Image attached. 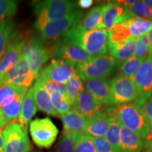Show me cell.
Returning <instances> with one entry per match:
<instances>
[{
    "label": "cell",
    "instance_id": "obj_30",
    "mask_svg": "<svg viewBox=\"0 0 152 152\" xmlns=\"http://www.w3.org/2000/svg\"><path fill=\"white\" fill-rule=\"evenodd\" d=\"M66 94L72 104L75 102L76 98L85 90L84 82L81 79L78 74H75L67 83L64 85Z\"/></svg>",
    "mask_w": 152,
    "mask_h": 152
},
{
    "label": "cell",
    "instance_id": "obj_2",
    "mask_svg": "<svg viewBox=\"0 0 152 152\" xmlns=\"http://www.w3.org/2000/svg\"><path fill=\"white\" fill-rule=\"evenodd\" d=\"M77 25L61 37L75 44L92 56L106 54L108 51L109 42L107 30L104 29L84 30Z\"/></svg>",
    "mask_w": 152,
    "mask_h": 152
},
{
    "label": "cell",
    "instance_id": "obj_1",
    "mask_svg": "<svg viewBox=\"0 0 152 152\" xmlns=\"http://www.w3.org/2000/svg\"><path fill=\"white\" fill-rule=\"evenodd\" d=\"M108 113L117 118L123 127L145 140L149 134L150 123L139 100L131 103L106 108Z\"/></svg>",
    "mask_w": 152,
    "mask_h": 152
},
{
    "label": "cell",
    "instance_id": "obj_16",
    "mask_svg": "<svg viewBox=\"0 0 152 152\" xmlns=\"http://www.w3.org/2000/svg\"><path fill=\"white\" fill-rule=\"evenodd\" d=\"M85 89L92 96L98 107L108 106L111 80L108 78L91 79L84 81Z\"/></svg>",
    "mask_w": 152,
    "mask_h": 152
},
{
    "label": "cell",
    "instance_id": "obj_4",
    "mask_svg": "<svg viewBox=\"0 0 152 152\" xmlns=\"http://www.w3.org/2000/svg\"><path fill=\"white\" fill-rule=\"evenodd\" d=\"M46 47L50 58L67 61L76 65L90 61L94 57L64 37L52 42Z\"/></svg>",
    "mask_w": 152,
    "mask_h": 152
},
{
    "label": "cell",
    "instance_id": "obj_9",
    "mask_svg": "<svg viewBox=\"0 0 152 152\" xmlns=\"http://www.w3.org/2000/svg\"><path fill=\"white\" fill-rule=\"evenodd\" d=\"M77 73L76 64L64 60L52 59L49 64L40 70L37 79L65 85Z\"/></svg>",
    "mask_w": 152,
    "mask_h": 152
},
{
    "label": "cell",
    "instance_id": "obj_44",
    "mask_svg": "<svg viewBox=\"0 0 152 152\" xmlns=\"http://www.w3.org/2000/svg\"><path fill=\"white\" fill-rule=\"evenodd\" d=\"M8 122L6 120L5 117L4 116V114L1 111V109H0V129H3L4 128H6L8 125Z\"/></svg>",
    "mask_w": 152,
    "mask_h": 152
},
{
    "label": "cell",
    "instance_id": "obj_48",
    "mask_svg": "<svg viewBox=\"0 0 152 152\" xmlns=\"http://www.w3.org/2000/svg\"><path fill=\"white\" fill-rule=\"evenodd\" d=\"M142 1L144 4H146L148 6V7L152 8V0H143V1Z\"/></svg>",
    "mask_w": 152,
    "mask_h": 152
},
{
    "label": "cell",
    "instance_id": "obj_15",
    "mask_svg": "<svg viewBox=\"0 0 152 152\" xmlns=\"http://www.w3.org/2000/svg\"><path fill=\"white\" fill-rule=\"evenodd\" d=\"M26 38V37L23 34L17 33L7 47L2 58L0 60V83L4 76L13 68L22 54Z\"/></svg>",
    "mask_w": 152,
    "mask_h": 152
},
{
    "label": "cell",
    "instance_id": "obj_32",
    "mask_svg": "<svg viewBox=\"0 0 152 152\" xmlns=\"http://www.w3.org/2000/svg\"><path fill=\"white\" fill-rule=\"evenodd\" d=\"M24 96H19L14 102H11L10 104L1 108L4 116L5 117L8 123H14L15 120L18 118L22 108V104Z\"/></svg>",
    "mask_w": 152,
    "mask_h": 152
},
{
    "label": "cell",
    "instance_id": "obj_41",
    "mask_svg": "<svg viewBox=\"0 0 152 152\" xmlns=\"http://www.w3.org/2000/svg\"><path fill=\"white\" fill-rule=\"evenodd\" d=\"M142 109L149 123H152V96L143 104Z\"/></svg>",
    "mask_w": 152,
    "mask_h": 152
},
{
    "label": "cell",
    "instance_id": "obj_14",
    "mask_svg": "<svg viewBox=\"0 0 152 152\" xmlns=\"http://www.w3.org/2000/svg\"><path fill=\"white\" fill-rule=\"evenodd\" d=\"M134 17L130 8L118 4L115 1H109L104 6L103 22L101 29L107 31L115 25L122 23Z\"/></svg>",
    "mask_w": 152,
    "mask_h": 152
},
{
    "label": "cell",
    "instance_id": "obj_34",
    "mask_svg": "<svg viewBox=\"0 0 152 152\" xmlns=\"http://www.w3.org/2000/svg\"><path fill=\"white\" fill-rule=\"evenodd\" d=\"M18 2L13 0H0V23L11 19L16 14Z\"/></svg>",
    "mask_w": 152,
    "mask_h": 152
},
{
    "label": "cell",
    "instance_id": "obj_19",
    "mask_svg": "<svg viewBox=\"0 0 152 152\" xmlns=\"http://www.w3.org/2000/svg\"><path fill=\"white\" fill-rule=\"evenodd\" d=\"M111 115L108 113L106 109L100 107L99 115L94 118L88 121L85 134L92 137L104 138L109 128Z\"/></svg>",
    "mask_w": 152,
    "mask_h": 152
},
{
    "label": "cell",
    "instance_id": "obj_10",
    "mask_svg": "<svg viewBox=\"0 0 152 152\" xmlns=\"http://www.w3.org/2000/svg\"><path fill=\"white\" fill-rule=\"evenodd\" d=\"M32 140L39 148L49 149L56 141L58 130L49 118L32 121L29 126Z\"/></svg>",
    "mask_w": 152,
    "mask_h": 152
},
{
    "label": "cell",
    "instance_id": "obj_22",
    "mask_svg": "<svg viewBox=\"0 0 152 152\" xmlns=\"http://www.w3.org/2000/svg\"><path fill=\"white\" fill-rule=\"evenodd\" d=\"M33 89L34 92V98H35L37 109L49 115L59 117V114L55 111L53 107L50 96L47 92V91L43 88L40 83L37 80L34 83Z\"/></svg>",
    "mask_w": 152,
    "mask_h": 152
},
{
    "label": "cell",
    "instance_id": "obj_31",
    "mask_svg": "<svg viewBox=\"0 0 152 152\" xmlns=\"http://www.w3.org/2000/svg\"><path fill=\"white\" fill-rule=\"evenodd\" d=\"M144 61L133 56L125 61L118 63L120 75L132 78Z\"/></svg>",
    "mask_w": 152,
    "mask_h": 152
},
{
    "label": "cell",
    "instance_id": "obj_47",
    "mask_svg": "<svg viewBox=\"0 0 152 152\" xmlns=\"http://www.w3.org/2000/svg\"><path fill=\"white\" fill-rule=\"evenodd\" d=\"M144 140H145L146 142H152V123H150L149 134H148L147 138H146Z\"/></svg>",
    "mask_w": 152,
    "mask_h": 152
},
{
    "label": "cell",
    "instance_id": "obj_35",
    "mask_svg": "<svg viewBox=\"0 0 152 152\" xmlns=\"http://www.w3.org/2000/svg\"><path fill=\"white\" fill-rule=\"evenodd\" d=\"M77 137L63 132L60 137L56 148V152H74L75 141Z\"/></svg>",
    "mask_w": 152,
    "mask_h": 152
},
{
    "label": "cell",
    "instance_id": "obj_38",
    "mask_svg": "<svg viewBox=\"0 0 152 152\" xmlns=\"http://www.w3.org/2000/svg\"><path fill=\"white\" fill-rule=\"evenodd\" d=\"M150 54L149 41L147 35H143L137 39L134 56L141 59L146 60Z\"/></svg>",
    "mask_w": 152,
    "mask_h": 152
},
{
    "label": "cell",
    "instance_id": "obj_26",
    "mask_svg": "<svg viewBox=\"0 0 152 152\" xmlns=\"http://www.w3.org/2000/svg\"><path fill=\"white\" fill-rule=\"evenodd\" d=\"M17 33L16 26L11 18L0 23V60Z\"/></svg>",
    "mask_w": 152,
    "mask_h": 152
},
{
    "label": "cell",
    "instance_id": "obj_17",
    "mask_svg": "<svg viewBox=\"0 0 152 152\" xmlns=\"http://www.w3.org/2000/svg\"><path fill=\"white\" fill-rule=\"evenodd\" d=\"M64 127L63 132L68 133L75 136H80L85 134L88 121L77 113L75 109L61 115Z\"/></svg>",
    "mask_w": 152,
    "mask_h": 152
},
{
    "label": "cell",
    "instance_id": "obj_6",
    "mask_svg": "<svg viewBox=\"0 0 152 152\" xmlns=\"http://www.w3.org/2000/svg\"><path fill=\"white\" fill-rule=\"evenodd\" d=\"M116 61L109 54L93 57L90 61L77 65V74L84 82L91 79L107 78L115 67Z\"/></svg>",
    "mask_w": 152,
    "mask_h": 152
},
{
    "label": "cell",
    "instance_id": "obj_8",
    "mask_svg": "<svg viewBox=\"0 0 152 152\" xmlns=\"http://www.w3.org/2000/svg\"><path fill=\"white\" fill-rule=\"evenodd\" d=\"M83 16L82 11L75 9L65 18L47 23L37 30L39 37L44 42L56 41L78 23Z\"/></svg>",
    "mask_w": 152,
    "mask_h": 152
},
{
    "label": "cell",
    "instance_id": "obj_21",
    "mask_svg": "<svg viewBox=\"0 0 152 152\" xmlns=\"http://www.w3.org/2000/svg\"><path fill=\"white\" fill-rule=\"evenodd\" d=\"M137 38H131L121 44H108L109 55L118 63L123 62L134 56Z\"/></svg>",
    "mask_w": 152,
    "mask_h": 152
},
{
    "label": "cell",
    "instance_id": "obj_29",
    "mask_svg": "<svg viewBox=\"0 0 152 152\" xmlns=\"http://www.w3.org/2000/svg\"><path fill=\"white\" fill-rule=\"evenodd\" d=\"M121 128V124L117 119V118L113 115H111L109 128L108 129L104 139L118 152H122L121 149V142H120Z\"/></svg>",
    "mask_w": 152,
    "mask_h": 152
},
{
    "label": "cell",
    "instance_id": "obj_39",
    "mask_svg": "<svg viewBox=\"0 0 152 152\" xmlns=\"http://www.w3.org/2000/svg\"><path fill=\"white\" fill-rule=\"evenodd\" d=\"M36 80L40 83L42 86L47 91V92L48 93L49 95H51L52 94H60L63 95H66L64 85L58 84V83L49 80H43L38 78Z\"/></svg>",
    "mask_w": 152,
    "mask_h": 152
},
{
    "label": "cell",
    "instance_id": "obj_28",
    "mask_svg": "<svg viewBox=\"0 0 152 152\" xmlns=\"http://www.w3.org/2000/svg\"><path fill=\"white\" fill-rule=\"evenodd\" d=\"M133 38L126 23L114 26L108 31V44H121Z\"/></svg>",
    "mask_w": 152,
    "mask_h": 152
},
{
    "label": "cell",
    "instance_id": "obj_49",
    "mask_svg": "<svg viewBox=\"0 0 152 152\" xmlns=\"http://www.w3.org/2000/svg\"><path fill=\"white\" fill-rule=\"evenodd\" d=\"M146 144L149 148L151 152H152V142H146Z\"/></svg>",
    "mask_w": 152,
    "mask_h": 152
},
{
    "label": "cell",
    "instance_id": "obj_11",
    "mask_svg": "<svg viewBox=\"0 0 152 152\" xmlns=\"http://www.w3.org/2000/svg\"><path fill=\"white\" fill-rule=\"evenodd\" d=\"M4 152H28L33 149L28 135V130L18 123H11L3 130Z\"/></svg>",
    "mask_w": 152,
    "mask_h": 152
},
{
    "label": "cell",
    "instance_id": "obj_36",
    "mask_svg": "<svg viewBox=\"0 0 152 152\" xmlns=\"http://www.w3.org/2000/svg\"><path fill=\"white\" fill-rule=\"evenodd\" d=\"M74 152H96L92 137L87 134L77 137Z\"/></svg>",
    "mask_w": 152,
    "mask_h": 152
},
{
    "label": "cell",
    "instance_id": "obj_24",
    "mask_svg": "<svg viewBox=\"0 0 152 152\" xmlns=\"http://www.w3.org/2000/svg\"><path fill=\"white\" fill-rule=\"evenodd\" d=\"M122 152H142L144 144L140 137L121 125L120 134Z\"/></svg>",
    "mask_w": 152,
    "mask_h": 152
},
{
    "label": "cell",
    "instance_id": "obj_40",
    "mask_svg": "<svg viewBox=\"0 0 152 152\" xmlns=\"http://www.w3.org/2000/svg\"><path fill=\"white\" fill-rule=\"evenodd\" d=\"M96 152H118L103 137H93Z\"/></svg>",
    "mask_w": 152,
    "mask_h": 152
},
{
    "label": "cell",
    "instance_id": "obj_50",
    "mask_svg": "<svg viewBox=\"0 0 152 152\" xmlns=\"http://www.w3.org/2000/svg\"><path fill=\"white\" fill-rule=\"evenodd\" d=\"M28 152H43V151H40V150H38V149H30Z\"/></svg>",
    "mask_w": 152,
    "mask_h": 152
},
{
    "label": "cell",
    "instance_id": "obj_13",
    "mask_svg": "<svg viewBox=\"0 0 152 152\" xmlns=\"http://www.w3.org/2000/svg\"><path fill=\"white\" fill-rule=\"evenodd\" d=\"M137 91L138 100L143 104L152 96V55L149 54L148 58L139 68L132 77Z\"/></svg>",
    "mask_w": 152,
    "mask_h": 152
},
{
    "label": "cell",
    "instance_id": "obj_3",
    "mask_svg": "<svg viewBox=\"0 0 152 152\" xmlns=\"http://www.w3.org/2000/svg\"><path fill=\"white\" fill-rule=\"evenodd\" d=\"M37 19L35 23L36 30L39 29L47 23L65 18L75 10L76 4L67 0H47L33 1Z\"/></svg>",
    "mask_w": 152,
    "mask_h": 152
},
{
    "label": "cell",
    "instance_id": "obj_5",
    "mask_svg": "<svg viewBox=\"0 0 152 152\" xmlns=\"http://www.w3.org/2000/svg\"><path fill=\"white\" fill-rule=\"evenodd\" d=\"M22 56L35 74V79L43 66L50 59L45 42L39 36L35 35L26 37L22 49Z\"/></svg>",
    "mask_w": 152,
    "mask_h": 152
},
{
    "label": "cell",
    "instance_id": "obj_7",
    "mask_svg": "<svg viewBox=\"0 0 152 152\" xmlns=\"http://www.w3.org/2000/svg\"><path fill=\"white\" fill-rule=\"evenodd\" d=\"M139 96L132 78L117 75L111 80L108 106H116L138 100Z\"/></svg>",
    "mask_w": 152,
    "mask_h": 152
},
{
    "label": "cell",
    "instance_id": "obj_46",
    "mask_svg": "<svg viewBox=\"0 0 152 152\" xmlns=\"http://www.w3.org/2000/svg\"><path fill=\"white\" fill-rule=\"evenodd\" d=\"M0 152H4V135L2 129H0Z\"/></svg>",
    "mask_w": 152,
    "mask_h": 152
},
{
    "label": "cell",
    "instance_id": "obj_12",
    "mask_svg": "<svg viewBox=\"0 0 152 152\" xmlns=\"http://www.w3.org/2000/svg\"><path fill=\"white\" fill-rule=\"evenodd\" d=\"M35 79V74L30 70L29 65L21 54L16 64L4 76L0 84L5 83L28 89L33 85Z\"/></svg>",
    "mask_w": 152,
    "mask_h": 152
},
{
    "label": "cell",
    "instance_id": "obj_37",
    "mask_svg": "<svg viewBox=\"0 0 152 152\" xmlns=\"http://www.w3.org/2000/svg\"><path fill=\"white\" fill-rule=\"evenodd\" d=\"M134 17H138L152 22V8L148 7L141 1H137L130 8Z\"/></svg>",
    "mask_w": 152,
    "mask_h": 152
},
{
    "label": "cell",
    "instance_id": "obj_20",
    "mask_svg": "<svg viewBox=\"0 0 152 152\" xmlns=\"http://www.w3.org/2000/svg\"><path fill=\"white\" fill-rule=\"evenodd\" d=\"M37 111V106L36 105L33 87L28 90L23 101L22 108L18 118V125L23 128L28 130V125L32 121V118L35 116Z\"/></svg>",
    "mask_w": 152,
    "mask_h": 152
},
{
    "label": "cell",
    "instance_id": "obj_18",
    "mask_svg": "<svg viewBox=\"0 0 152 152\" xmlns=\"http://www.w3.org/2000/svg\"><path fill=\"white\" fill-rule=\"evenodd\" d=\"M73 108L88 121L96 118L100 112V107L96 105L92 96L85 89L76 98Z\"/></svg>",
    "mask_w": 152,
    "mask_h": 152
},
{
    "label": "cell",
    "instance_id": "obj_33",
    "mask_svg": "<svg viewBox=\"0 0 152 152\" xmlns=\"http://www.w3.org/2000/svg\"><path fill=\"white\" fill-rule=\"evenodd\" d=\"M52 106L59 115H64L73 109V104L68 99L66 95L52 94L49 95Z\"/></svg>",
    "mask_w": 152,
    "mask_h": 152
},
{
    "label": "cell",
    "instance_id": "obj_45",
    "mask_svg": "<svg viewBox=\"0 0 152 152\" xmlns=\"http://www.w3.org/2000/svg\"><path fill=\"white\" fill-rule=\"evenodd\" d=\"M146 35H147V37L148 38V41H149L150 54L152 55V28L148 32Z\"/></svg>",
    "mask_w": 152,
    "mask_h": 152
},
{
    "label": "cell",
    "instance_id": "obj_42",
    "mask_svg": "<svg viewBox=\"0 0 152 152\" xmlns=\"http://www.w3.org/2000/svg\"><path fill=\"white\" fill-rule=\"evenodd\" d=\"M93 4H94L93 0H79L78 1H77V5L83 9L90 8Z\"/></svg>",
    "mask_w": 152,
    "mask_h": 152
},
{
    "label": "cell",
    "instance_id": "obj_27",
    "mask_svg": "<svg viewBox=\"0 0 152 152\" xmlns=\"http://www.w3.org/2000/svg\"><path fill=\"white\" fill-rule=\"evenodd\" d=\"M132 37L138 38L145 35L152 28V22L138 17H132L125 21Z\"/></svg>",
    "mask_w": 152,
    "mask_h": 152
},
{
    "label": "cell",
    "instance_id": "obj_43",
    "mask_svg": "<svg viewBox=\"0 0 152 152\" xmlns=\"http://www.w3.org/2000/svg\"><path fill=\"white\" fill-rule=\"evenodd\" d=\"M136 0H117L115 1V2H116L118 4H121L122 6H124L125 7H128V8H131L132 6H134L137 3Z\"/></svg>",
    "mask_w": 152,
    "mask_h": 152
},
{
    "label": "cell",
    "instance_id": "obj_25",
    "mask_svg": "<svg viewBox=\"0 0 152 152\" xmlns=\"http://www.w3.org/2000/svg\"><path fill=\"white\" fill-rule=\"evenodd\" d=\"M28 89L15 85L0 84V109L10 104L20 96H25Z\"/></svg>",
    "mask_w": 152,
    "mask_h": 152
},
{
    "label": "cell",
    "instance_id": "obj_23",
    "mask_svg": "<svg viewBox=\"0 0 152 152\" xmlns=\"http://www.w3.org/2000/svg\"><path fill=\"white\" fill-rule=\"evenodd\" d=\"M104 6V4H100L91 9L77 26L84 30L101 29L103 22Z\"/></svg>",
    "mask_w": 152,
    "mask_h": 152
}]
</instances>
